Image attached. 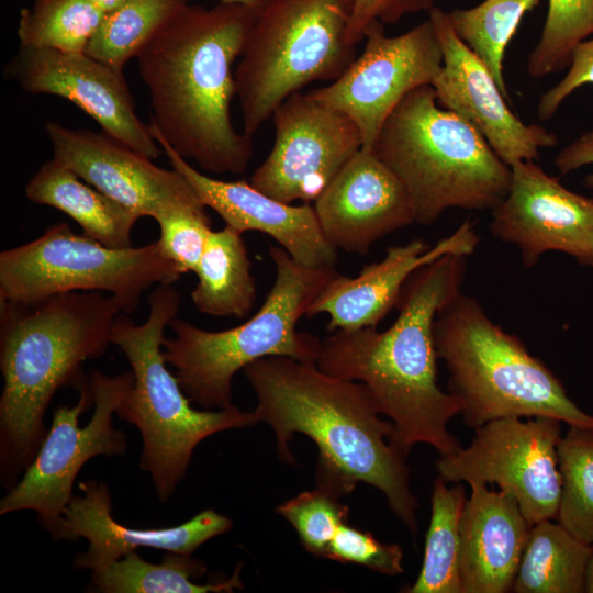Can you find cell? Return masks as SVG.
Wrapping results in <instances>:
<instances>
[{"instance_id": "6da1fadb", "label": "cell", "mask_w": 593, "mask_h": 593, "mask_svg": "<svg viewBox=\"0 0 593 593\" xmlns=\"http://www.w3.org/2000/svg\"><path fill=\"white\" fill-rule=\"evenodd\" d=\"M257 12L237 2L189 3L135 57L149 93L150 132L205 172L243 174L254 156L253 137L232 122L231 102L236 97L232 66Z\"/></svg>"}, {"instance_id": "7a4b0ae2", "label": "cell", "mask_w": 593, "mask_h": 593, "mask_svg": "<svg viewBox=\"0 0 593 593\" xmlns=\"http://www.w3.org/2000/svg\"><path fill=\"white\" fill-rule=\"evenodd\" d=\"M466 258L446 254L418 268L405 282L398 316L385 331H337L322 339L318 368L368 388L379 413L393 425L391 446L405 458L416 444H427L440 456L462 448L448 430L461 403L437 382L434 322L461 292Z\"/></svg>"}, {"instance_id": "3957f363", "label": "cell", "mask_w": 593, "mask_h": 593, "mask_svg": "<svg viewBox=\"0 0 593 593\" xmlns=\"http://www.w3.org/2000/svg\"><path fill=\"white\" fill-rule=\"evenodd\" d=\"M257 405L258 422L273 430L279 458L295 465L289 443L301 433L317 446L315 482L340 496L358 482L387 497L391 511L417 532V500L405 457L389 441L392 423L382 421L368 388L322 371L315 362L284 356L258 359L244 369Z\"/></svg>"}, {"instance_id": "277c9868", "label": "cell", "mask_w": 593, "mask_h": 593, "mask_svg": "<svg viewBox=\"0 0 593 593\" xmlns=\"http://www.w3.org/2000/svg\"><path fill=\"white\" fill-rule=\"evenodd\" d=\"M122 302L99 291L59 293L25 304L0 302V479L9 491L34 459L46 410L60 388L77 390L82 363L111 343Z\"/></svg>"}, {"instance_id": "5b68a950", "label": "cell", "mask_w": 593, "mask_h": 593, "mask_svg": "<svg viewBox=\"0 0 593 593\" xmlns=\"http://www.w3.org/2000/svg\"><path fill=\"white\" fill-rule=\"evenodd\" d=\"M371 150L406 189L421 225L452 208L492 210L511 186V167L471 123L438 105L430 85L401 100Z\"/></svg>"}, {"instance_id": "8992f818", "label": "cell", "mask_w": 593, "mask_h": 593, "mask_svg": "<svg viewBox=\"0 0 593 593\" xmlns=\"http://www.w3.org/2000/svg\"><path fill=\"white\" fill-rule=\"evenodd\" d=\"M275 282L260 309L246 322L224 331H206L175 317L174 337L165 336L163 356L192 403L206 410L232 404L237 371L269 356L317 362L322 339L296 329L299 321L325 286L335 267H309L282 247L270 245Z\"/></svg>"}, {"instance_id": "52a82bcc", "label": "cell", "mask_w": 593, "mask_h": 593, "mask_svg": "<svg viewBox=\"0 0 593 593\" xmlns=\"http://www.w3.org/2000/svg\"><path fill=\"white\" fill-rule=\"evenodd\" d=\"M180 294L172 284L155 286L149 315L136 324L120 313L111 331V343L125 355L134 383L115 415L141 433L139 467L150 475L160 502L168 501L186 477L195 447L206 437L258 423L254 412L235 405L220 410H195L163 356L165 329L177 316Z\"/></svg>"}, {"instance_id": "ba28073f", "label": "cell", "mask_w": 593, "mask_h": 593, "mask_svg": "<svg viewBox=\"0 0 593 593\" xmlns=\"http://www.w3.org/2000/svg\"><path fill=\"white\" fill-rule=\"evenodd\" d=\"M434 340L468 427L536 416L593 427V415L582 411L550 369L495 324L475 298L461 291L437 314Z\"/></svg>"}, {"instance_id": "9c48e42d", "label": "cell", "mask_w": 593, "mask_h": 593, "mask_svg": "<svg viewBox=\"0 0 593 593\" xmlns=\"http://www.w3.org/2000/svg\"><path fill=\"white\" fill-rule=\"evenodd\" d=\"M353 0H269L234 71L243 133L254 137L289 96L335 81L357 57L346 41Z\"/></svg>"}, {"instance_id": "30bf717a", "label": "cell", "mask_w": 593, "mask_h": 593, "mask_svg": "<svg viewBox=\"0 0 593 593\" xmlns=\"http://www.w3.org/2000/svg\"><path fill=\"white\" fill-rule=\"evenodd\" d=\"M182 272L158 240L111 248L58 222L37 238L1 251L0 302L25 304L76 291L108 292L132 314L142 295L158 284H174Z\"/></svg>"}, {"instance_id": "8fae6325", "label": "cell", "mask_w": 593, "mask_h": 593, "mask_svg": "<svg viewBox=\"0 0 593 593\" xmlns=\"http://www.w3.org/2000/svg\"><path fill=\"white\" fill-rule=\"evenodd\" d=\"M133 383L132 371L110 377L91 370L77 388V404L55 410L34 459L1 499L0 515L34 511L53 538L85 463L98 456L121 457L126 452V435L113 426V415Z\"/></svg>"}, {"instance_id": "7c38bea8", "label": "cell", "mask_w": 593, "mask_h": 593, "mask_svg": "<svg viewBox=\"0 0 593 593\" xmlns=\"http://www.w3.org/2000/svg\"><path fill=\"white\" fill-rule=\"evenodd\" d=\"M470 445L436 462L446 482L495 483L512 494L530 525L557 518L561 496L558 445L561 422L536 416L492 419Z\"/></svg>"}, {"instance_id": "4fadbf2b", "label": "cell", "mask_w": 593, "mask_h": 593, "mask_svg": "<svg viewBox=\"0 0 593 593\" xmlns=\"http://www.w3.org/2000/svg\"><path fill=\"white\" fill-rule=\"evenodd\" d=\"M362 53L329 85L307 93L349 116L362 147L371 149L382 125L412 90L432 85L443 66V51L429 19L398 36L376 22L366 32Z\"/></svg>"}, {"instance_id": "5bb4252c", "label": "cell", "mask_w": 593, "mask_h": 593, "mask_svg": "<svg viewBox=\"0 0 593 593\" xmlns=\"http://www.w3.org/2000/svg\"><path fill=\"white\" fill-rule=\"evenodd\" d=\"M271 119L272 148L249 183L286 203L314 202L362 147L355 122L307 92L289 96Z\"/></svg>"}, {"instance_id": "9a60e30c", "label": "cell", "mask_w": 593, "mask_h": 593, "mask_svg": "<svg viewBox=\"0 0 593 593\" xmlns=\"http://www.w3.org/2000/svg\"><path fill=\"white\" fill-rule=\"evenodd\" d=\"M3 77L30 94H51L76 104L114 141L152 159L163 152L136 114L123 71L85 52L20 45Z\"/></svg>"}, {"instance_id": "2e32d148", "label": "cell", "mask_w": 593, "mask_h": 593, "mask_svg": "<svg viewBox=\"0 0 593 593\" xmlns=\"http://www.w3.org/2000/svg\"><path fill=\"white\" fill-rule=\"evenodd\" d=\"M511 170L508 192L491 210L493 236L516 246L525 267L548 251L593 266V199L570 191L534 161Z\"/></svg>"}, {"instance_id": "e0dca14e", "label": "cell", "mask_w": 593, "mask_h": 593, "mask_svg": "<svg viewBox=\"0 0 593 593\" xmlns=\"http://www.w3.org/2000/svg\"><path fill=\"white\" fill-rule=\"evenodd\" d=\"M45 132L56 161L138 219L156 221L175 209L202 202L179 171L156 166L152 158L104 133L69 128L55 121L45 124Z\"/></svg>"}, {"instance_id": "ac0fdd59", "label": "cell", "mask_w": 593, "mask_h": 593, "mask_svg": "<svg viewBox=\"0 0 593 593\" xmlns=\"http://www.w3.org/2000/svg\"><path fill=\"white\" fill-rule=\"evenodd\" d=\"M443 51V66L430 85L437 103L471 123L510 167L534 161L541 148L557 145V136L536 124H525L508 108L507 99L483 61L457 36L447 12H428Z\"/></svg>"}, {"instance_id": "d6986e66", "label": "cell", "mask_w": 593, "mask_h": 593, "mask_svg": "<svg viewBox=\"0 0 593 593\" xmlns=\"http://www.w3.org/2000/svg\"><path fill=\"white\" fill-rule=\"evenodd\" d=\"M326 239L346 253L366 255L387 235L415 223L400 179L361 147L314 201Z\"/></svg>"}, {"instance_id": "ffe728a7", "label": "cell", "mask_w": 593, "mask_h": 593, "mask_svg": "<svg viewBox=\"0 0 593 593\" xmlns=\"http://www.w3.org/2000/svg\"><path fill=\"white\" fill-rule=\"evenodd\" d=\"M153 136L171 168L187 179L202 203L216 212L225 225L240 233L257 231L272 237L301 265L335 267L338 249L323 234L313 205H292L246 181L210 177L194 168L161 137Z\"/></svg>"}, {"instance_id": "44dd1931", "label": "cell", "mask_w": 593, "mask_h": 593, "mask_svg": "<svg viewBox=\"0 0 593 593\" xmlns=\"http://www.w3.org/2000/svg\"><path fill=\"white\" fill-rule=\"evenodd\" d=\"M80 495H74L64 511L55 541L85 538L88 548L72 559L76 570H93L141 547L192 555L208 540L227 533L233 521L205 508L189 521L170 527L132 528L112 516V497L102 481L80 482Z\"/></svg>"}, {"instance_id": "7402d4cb", "label": "cell", "mask_w": 593, "mask_h": 593, "mask_svg": "<svg viewBox=\"0 0 593 593\" xmlns=\"http://www.w3.org/2000/svg\"><path fill=\"white\" fill-rule=\"evenodd\" d=\"M478 245L475 227L467 220L433 246L418 238L391 246L381 260L365 266L358 276H335L306 316L326 314L331 332L377 327L396 307L405 282L418 268L446 254L472 255Z\"/></svg>"}, {"instance_id": "603a6c76", "label": "cell", "mask_w": 593, "mask_h": 593, "mask_svg": "<svg viewBox=\"0 0 593 593\" xmlns=\"http://www.w3.org/2000/svg\"><path fill=\"white\" fill-rule=\"evenodd\" d=\"M470 488L459 528L461 592H508L532 525L512 494L483 483Z\"/></svg>"}, {"instance_id": "cb8c5ba5", "label": "cell", "mask_w": 593, "mask_h": 593, "mask_svg": "<svg viewBox=\"0 0 593 593\" xmlns=\"http://www.w3.org/2000/svg\"><path fill=\"white\" fill-rule=\"evenodd\" d=\"M26 198L71 217L82 234L111 248L132 247L138 217L54 158L45 161L25 187Z\"/></svg>"}, {"instance_id": "d4e9b609", "label": "cell", "mask_w": 593, "mask_h": 593, "mask_svg": "<svg viewBox=\"0 0 593 593\" xmlns=\"http://www.w3.org/2000/svg\"><path fill=\"white\" fill-rule=\"evenodd\" d=\"M243 233L225 225L210 233L194 270L195 309L219 317H245L256 301V283Z\"/></svg>"}, {"instance_id": "484cf974", "label": "cell", "mask_w": 593, "mask_h": 593, "mask_svg": "<svg viewBox=\"0 0 593 593\" xmlns=\"http://www.w3.org/2000/svg\"><path fill=\"white\" fill-rule=\"evenodd\" d=\"M238 563L232 577L198 584L208 570L205 561L174 551H165L160 563L142 559L136 551L92 570L88 592L101 593H208L243 589Z\"/></svg>"}, {"instance_id": "4316f807", "label": "cell", "mask_w": 593, "mask_h": 593, "mask_svg": "<svg viewBox=\"0 0 593 593\" xmlns=\"http://www.w3.org/2000/svg\"><path fill=\"white\" fill-rule=\"evenodd\" d=\"M593 545L574 537L560 523L532 525L512 591L582 593Z\"/></svg>"}, {"instance_id": "83f0119b", "label": "cell", "mask_w": 593, "mask_h": 593, "mask_svg": "<svg viewBox=\"0 0 593 593\" xmlns=\"http://www.w3.org/2000/svg\"><path fill=\"white\" fill-rule=\"evenodd\" d=\"M461 483L449 488L437 477L432 493V516L425 538L424 559L407 593H462L459 572L460 521L466 505Z\"/></svg>"}, {"instance_id": "f1b7e54d", "label": "cell", "mask_w": 593, "mask_h": 593, "mask_svg": "<svg viewBox=\"0 0 593 593\" xmlns=\"http://www.w3.org/2000/svg\"><path fill=\"white\" fill-rule=\"evenodd\" d=\"M190 0H126L107 13L85 53L123 71L150 37Z\"/></svg>"}, {"instance_id": "f546056e", "label": "cell", "mask_w": 593, "mask_h": 593, "mask_svg": "<svg viewBox=\"0 0 593 593\" xmlns=\"http://www.w3.org/2000/svg\"><path fill=\"white\" fill-rule=\"evenodd\" d=\"M538 3L539 0H484L471 9L447 12L457 36L483 61L507 100L504 53L524 14Z\"/></svg>"}, {"instance_id": "4dcf8cb0", "label": "cell", "mask_w": 593, "mask_h": 593, "mask_svg": "<svg viewBox=\"0 0 593 593\" xmlns=\"http://www.w3.org/2000/svg\"><path fill=\"white\" fill-rule=\"evenodd\" d=\"M107 13L91 0H35L20 12V45L85 52Z\"/></svg>"}, {"instance_id": "1f68e13d", "label": "cell", "mask_w": 593, "mask_h": 593, "mask_svg": "<svg viewBox=\"0 0 593 593\" xmlns=\"http://www.w3.org/2000/svg\"><path fill=\"white\" fill-rule=\"evenodd\" d=\"M561 496L558 523L593 545V427L570 426L558 445Z\"/></svg>"}, {"instance_id": "d6a6232c", "label": "cell", "mask_w": 593, "mask_h": 593, "mask_svg": "<svg viewBox=\"0 0 593 593\" xmlns=\"http://www.w3.org/2000/svg\"><path fill=\"white\" fill-rule=\"evenodd\" d=\"M593 34V0H548L540 38L529 53L527 72L542 78L570 64L574 47Z\"/></svg>"}, {"instance_id": "836d02e7", "label": "cell", "mask_w": 593, "mask_h": 593, "mask_svg": "<svg viewBox=\"0 0 593 593\" xmlns=\"http://www.w3.org/2000/svg\"><path fill=\"white\" fill-rule=\"evenodd\" d=\"M339 497L331 488L316 483L315 489L281 503L276 512L292 525L306 551L325 558L336 532L348 519L349 508Z\"/></svg>"}, {"instance_id": "e575fe53", "label": "cell", "mask_w": 593, "mask_h": 593, "mask_svg": "<svg viewBox=\"0 0 593 593\" xmlns=\"http://www.w3.org/2000/svg\"><path fill=\"white\" fill-rule=\"evenodd\" d=\"M202 202L175 209L156 222L163 253L180 271L194 272L205 243L212 232V222Z\"/></svg>"}, {"instance_id": "d590c367", "label": "cell", "mask_w": 593, "mask_h": 593, "mask_svg": "<svg viewBox=\"0 0 593 593\" xmlns=\"http://www.w3.org/2000/svg\"><path fill=\"white\" fill-rule=\"evenodd\" d=\"M325 558L360 564L387 575L404 572L403 550L399 545L381 542L370 533L359 530L347 523L342 524L336 532Z\"/></svg>"}, {"instance_id": "8d00e7d4", "label": "cell", "mask_w": 593, "mask_h": 593, "mask_svg": "<svg viewBox=\"0 0 593 593\" xmlns=\"http://www.w3.org/2000/svg\"><path fill=\"white\" fill-rule=\"evenodd\" d=\"M434 7V0H353L346 41L356 46L371 24H395L405 15L429 12Z\"/></svg>"}, {"instance_id": "74e56055", "label": "cell", "mask_w": 593, "mask_h": 593, "mask_svg": "<svg viewBox=\"0 0 593 593\" xmlns=\"http://www.w3.org/2000/svg\"><path fill=\"white\" fill-rule=\"evenodd\" d=\"M569 66L566 76L540 97L537 115L541 121L552 118L575 89L583 85H593V38L584 40L574 47Z\"/></svg>"}, {"instance_id": "f35d334b", "label": "cell", "mask_w": 593, "mask_h": 593, "mask_svg": "<svg viewBox=\"0 0 593 593\" xmlns=\"http://www.w3.org/2000/svg\"><path fill=\"white\" fill-rule=\"evenodd\" d=\"M589 164H593V130L579 136L555 157V166L562 175ZM584 184L593 188V174L585 178Z\"/></svg>"}, {"instance_id": "ab89813d", "label": "cell", "mask_w": 593, "mask_h": 593, "mask_svg": "<svg viewBox=\"0 0 593 593\" xmlns=\"http://www.w3.org/2000/svg\"><path fill=\"white\" fill-rule=\"evenodd\" d=\"M584 592L593 593V548L586 566Z\"/></svg>"}, {"instance_id": "60d3db41", "label": "cell", "mask_w": 593, "mask_h": 593, "mask_svg": "<svg viewBox=\"0 0 593 593\" xmlns=\"http://www.w3.org/2000/svg\"><path fill=\"white\" fill-rule=\"evenodd\" d=\"M96 5H98L105 13H109L118 9L126 0H91Z\"/></svg>"}, {"instance_id": "b9f144b4", "label": "cell", "mask_w": 593, "mask_h": 593, "mask_svg": "<svg viewBox=\"0 0 593 593\" xmlns=\"http://www.w3.org/2000/svg\"><path fill=\"white\" fill-rule=\"evenodd\" d=\"M227 2H237L247 5L256 11L262 9L269 0H221Z\"/></svg>"}]
</instances>
